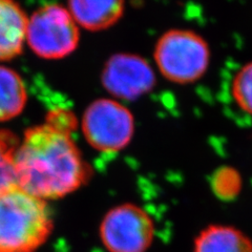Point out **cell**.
Masks as SVG:
<instances>
[{"instance_id": "6da1fadb", "label": "cell", "mask_w": 252, "mask_h": 252, "mask_svg": "<svg viewBox=\"0 0 252 252\" xmlns=\"http://www.w3.org/2000/svg\"><path fill=\"white\" fill-rule=\"evenodd\" d=\"M75 126V118L58 109L44 124L29 128L14 154L16 184L46 202L85 184L92 172L72 138Z\"/></svg>"}, {"instance_id": "7a4b0ae2", "label": "cell", "mask_w": 252, "mask_h": 252, "mask_svg": "<svg viewBox=\"0 0 252 252\" xmlns=\"http://www.w3.org/2000/svg\"><path fill=\"white\" fill-rule=\"evenodd\" d=\"M53 227L46 201L17 184L0 189V252H35L50 238Z\"/></svg>"}, {"instance_id": "3957f363", "label": "cell", "mask_w": 252, "mask_h": 252, "mask_svg": "<svg viewBox=\"0 0 252 252\" xmlns=\"http://www.w3.org/2000/svg\"><path fill=\"white\" fill-rule=\"evenodd\" d=\"M154 56L160 73L167 80L187 84L206 73L211 51L206 39L196 32L173 29L160 37Z\"/></svg>"}, {"instance_id": "277c9868", "label": "cell", "mask_w": 252, "mask_h": 252, "mask_svg": "<svg viewBox=\"0 0 252 252\" xmlns=\"http://www.w3.org/2000/svg\"><path fill=\"white\" fill-rule=\"evenodd\" d=\"M79 40V27L67 7L47 4L28 18L26 42L40 58H64L77 49Z\"/></svg>"}, {"instance_id": "5b68a950", "label": "cell", "mask_w": 252, "mask_h": 252, "mask_svg": "<svg viewBox=\"0 0 252 252\" xmlns=\"http://www.w3.org/2000/svg\"><path fill=\"white\" fill-rule=\"evenodd\" d=\"M82 131L89 144L99 152H120L135 132V119L127 107L112 99L94 101L85 109Z\"/></svg>"}, {"instance_id": "8992f818", "label": "cell", "mask_w": 252, "mask_h": 252, "mask_svg": "<svg viewBox=\"0 0 252 252\" xmlns=\"http://www.w3.org/2000/svg\"><path fill=\"white\" fill-rule=\"evenodd\" d=\"M154 236L151 216L130 203L110 209L100 226V238L108 252H146Z\"/></svg>"}, {"instance_id": "52a82bcc", "label": "cell", "mask_w": 252, "mask_h": 252, "mask_svg": "<svg viewBox=\"0 0 252 252\" xmlns=\"http://www.w3.org/2000/svg\"><path fill=\"white\" fill-rule=\"evenodd\" d=\"M101 81L115 98L133 101L154 89L156 74L144 58L120 53L107 60L102 70Z\"/></svg>"}, {"instance_id": "ba28073f", "label": "cell", "mask_w": 252, "mask_h": 252, "mask_svg": "<svg viewBox=\"0 0 252 252\" xmlns=\"http://www.w3.org/2000/svg\"><path fill=\"white\" fill-rule=\"evenodd\" d=\"M28 18L18 3L0 0V61L11 60L22 52Z\"/></svg>"}, {"instance_id": "9c48e42d", "label": "cell", "mask_w": 252, "mask_h": 252, "mask_svg": "<svg viewBox=\"0 0 252 252\" xmlns=\"http://www.w3.org/2000/svg\"><path fill=\"white\" fill-rule=\"evenodd\" d=\"M193 252H252V240L234 226L212 224L196 235Z\"/></svg>"}, {"instance_id": "30bf717a", "label": "cell", "mask_w": 252, "mask_h": 252, "mask_svg": "<svg viewBox=\"0 0 252 252\" xmlns=\"http://www.w3.org/2000/svg\"><path fill=\"white\" fill-rule=\"evenodd\" d=\"M67 9L78 27L90 31L109 28L120 19L124 12V2L120 0L107 1H69Z\"/></svg>"}, {"instance_id": "8fae6325", "label": "cell", "mask_w": 252, "mask_h": 252, "mask_svg": "<svg viewBox=\"0 0 252 252\" xmlns=\"http://www.w3.org/2000/svg\"><path fill=\"white\" fill-rule=\"evenodd\" d=\"M27 100L28 93L21 76L10 67L0 65V122L19 116Z\"/></svg>"}, {"instance_id": "7c38bea8", "label": "cell", "mask_w": 252, "mask_h": 252, "mask_svg": "<svg viewBox=\"0 0 252 252\" xmlns=\"http://www.w3.org/2000/svg\"><path fill=\"white\" fill-rule=\"evenodd\" d=\"M210 186L217 196L222 200H233L241 191L242 178L233 167L218 168L210 179Z\"/></svg>"}, {"instance_id": "4fadbf2b", "label": "cell", "mask_w": 252, "mask_h": 252, "mask_svg": "<svg viewBox=\"0 0 252 252\" xmlns=\"http://www.w3.org/2000/svg\"><path fill=\"white\" fill-rule=\"evenodd\" d=\"M18 143L12 132L0 129V189L16 184L13 160Z\"/></svg>"}, {"instance_id": "5bb4252c", "label": "cell", "mask_w": 252, "mask_h": 252, "mask_svg": "<svg viewBox=\"0 0 252 252\" xmlns=\"http://www.w3.org/2000/svg\"><path fill=\"white\" fill-rule=\"evenodd\" d=\"M232 96L244 112L252 115V61L244 64L232 81Z\"/></svg>"}]
</instances>
